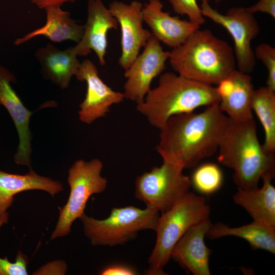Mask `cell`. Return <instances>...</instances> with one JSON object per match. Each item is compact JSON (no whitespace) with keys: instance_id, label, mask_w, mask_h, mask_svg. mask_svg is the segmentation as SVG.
<instances>
[{"instance_id":"cell-11","label":"cell","mask_w":275,"mask_h":275,"mask_svg":"<svg viewBox=\"0 0 275 275\" xmlns=\"http://www.w3.org/2000/svg\"><path fill=\"white\" fill-rule=\"evenodd\" d=\"M143 6L138 1L129 4L116 1L109 4L108 9L120 26L121 53L118 63L124 70L130 67L151 35L143 27Z\"/></svg>"},{"instance_id":"cell-33","label":"cell","mask_w":275,"mask_h":275,"mask_svg":"<svg viewBox=\"0 0 275 275\" xmlns=\"http://www.w3.org/2000/svg\"><path fill=\"white\" fill-rule=\"evenodd\" d=\"M210 0H202V2H208L210 1ZM221 0H217V2H219Z\"/></svg>"},{"instance_id":"cell-2","label":"cell","mask_w":275,"mask_h":275,"mask_svg":"<svg viewBox=\"0 0 275 275\" xmlns=\"http://www.w3.org/2000/svg\"><path fill=\"white\" fill-rule=\"evenodd\" d=\"M169 60L178 74L211 86L217 85L236 69L233 48L208 29H199L173 48Z\"/></svg>"},{"instance_id":"cell-27","label":"cell","mask_w":275,"mask_h":275,"mask_svg":"<svg viewBox=\"0 0 275 275\" xmlns=\"http://www.w3.org/2000/svg\"><path fill=\"white\" fill-rule=\"evenodd\" d=\"M28 258L21 251L17 254L14 262H10L7 256L0 257V275H26Z\"/></svg>"},{"instance_id":"cell-30","label":"cell","mask_w":275,"mask_h":275,"mask_svg":"<svg viewBox=\"0 0 275 275\" xmlns=\"http://www.w3.org/2000/svg\"><path fill=\"white\" fill-rule=\"evenodd\" d=\"M246 9L253 14L256 12L265 13L275 18V0H260Z\"/></svg>"},{"instance_id":"cell-4","label":"cell","mask_w":275,"mask_h":275,"mask_svg":"<svg viewBox=\"0 0 275 275\" xmlns=\"http://www.w3.org/2000/svg\"><path fill=\"white\" fill-rule=\"evenodd\" d=\"M217 151L218 162L233 171L237 187H258L264 175L274 174V155L268 154L260 143L254 119L245 122L229 119Z\"/></svg>"},{"instance_id":"cell-21","label":"cell","mask_w":275,"mask_h":275,"mask_svg":"<svg viewBox=\"0 0 275 275\" xmlns=\"http://www.w3.org/2000/svg\"><path fill=\"white\" fill-rule=\"evenodd\" d=\"M46 20L45 24L24 36L17 38L14 44H22L32 38L43 36L53 42L60 43L72 40L78 43L82 38L84 25L78 24L70 17V13L63 10L61 7L51 6L44 9Z\"/></svg>"},{"instance_id":"cell-6","label":"cell","mask_w":275,"mask_h":275,"mask_svg":"<svg viewBox=\"0 0 275 275\" xmlns=\"http://www.w3.org/2000/svg\"><path fill=\"white\" fill-rule=\"evenodd\" d=\"M159 216V212L155 209L129 206L112 208L109 216L104 219L85 214L79 219L92 245L113 246L134 239L140 231H155Z\"/></svg>"},{"instance_id":"cell-25","label":"cell","mask_w":275,"mask_h":275,"mask_svg":"<svg viewBox=\"0 0 275 275\" xmlns=\"http://www.w3.org/2000/svg\"><path fill=\"white\" fill-rule=\"evenodd\" d=\"M256 59L261 61L268 71L266 86L275 91V48L271 45L263 43L256 46L254 51Z\"/></svg>"},{"instance_id":"cell-13","label":"cell","mask_w":275,"mask_h":275,"mask_svg":"<svg viewBox=\"0 0 275 275\" xmlns=\"http://www.w3.org/2000/svg\"><path fill=\"white\" fill-rule=\"evenodd\" d=\"M13 73L0 65V105L8 111L16 127L19 139L14 162L31 168L32 133L30 120L33 112L29 110L12 87L16 82Z\"/></svg>"},{"instance_id":"cell-5","label":"cell","mask_w":275,"mask_h":275,"mask_svg":"<svg viewBox=\"0 0 275 275\" xmlns=\"http://www.w3.org/2000/svg\"><path fill=\"white\" fill-rule=\"evenodd\" d=\"M210 212L206 198L189 191L170 209L161 212L155 230V244L149 258L146 273L166 274L163 268L175 244L190 227L209 219Z\"/></svg>"},{"instance_id":"cell-24","label":"cell","mask_w":275,"mask_h":275,"mask_svg":"<svg viewBox=\"0 0 275 275\" xmlns=\"http://www.w3.org/2000/svg\"><path fill=\"white\" fill-rule=\"evenodd\" d=\"M191 186L199 193L208 195L218 190L224 180L222 170L218 165L207 162L199 166L190 178Z\"/></svg>"},{"instance_id":"cell-7","label":"cell","mask_w":275,"mask_h":275,"mask_svg":"<svg viewBox=\"0 0 275 275\" xmlns=\"http://www.w3.org/2000/svg\"><path fill=\"white\" fill-rule=\"evenodd\" d=\"M103 165L98 158L87 161H75L68 171L67 182L70 191L66 204L59 208V216L50 239L68 235L73 222L84 213L89 198L93 194L103 192L107 180L101 175Z\"/></svg>"},{"instance_id":"cell-28","label":"cell","mask_w":275,"mask_h":275,"mask_svg":"<svg viewBox=\"0 0 275 275\" xmlns=\"http://www.w3.org/2000/svg\"><path fill=\"white\" fill-rule=\"evenodd\" d=\"M136 270L132 266L122 263H114L103 268L100 271L101 275H135Z\"/></svg>"},{"instance_id":"cell-1","label":"cell","mask_w":275,"mask_h":275,"mask_svg":"<svg viewBox=\"0 0 275 275\" xmlns=\"http://www.w3.org/2000/svg\"><path fill=\"white\" fill-rule=\"evenodd\" d=\"M229 123L218 104L174 116L160 130L156 150L162 160L184 170L194 168L217 151Z\"/></svg>"},{"instance_id":"cell-3","label":"cell","mask_w":275,"mask_h":275,"mask_svg":"<svg viewBox=\"0 0 275 275\" xmlns=\"http://www.w3.org/2000/svg\"><path fill=\"white\" fill-rule=\"evenodd\" d=\"M216 88L173 72H165L136 109L153 127L161 130L172 117L194 112L202 106L219 104Z\"/></svg>"},{"instance_id":"cell-20","label":"cell","mask_w":275,"mask_h":275,"mask_svg":"<svg viewBox=\"0 0 275 275\" xmlns=\"http://www.w3.org/2000/svg\"><path fill=\"white\" fill-rule=\"evenodd\" d=\"M30 190H44L54 197L63 191L64 187L61 182L40 176L32 169L24 175L8 173L0 170V217L9 215L7 210L17 194Z\"/></svg>"},{"instance_id":"cell-12","label":"cell","mask_w":275,"mask_h":275,"mask_svg":"<svg viewBox=\"0 0 275 275\" xmlns=\"http://www.w3.org/2000/svg\"><path fill=\"white\" fill-rule=\"evenodd\" d=\"M75 76L87 84L85 98L79 104L78 111L79 119L84 123L90 124L105 117L112 105L125 99L123 93L113 90L102 81L95 65L89 59L81 62Z\"/></svg>"},{"instance_id":"cell-15","label":"cell","mask_w":275,"mask_h":275,"mask_svg":"<svg viewBox=\"0 0 275 275\" xmlns=\"http://www.w3.org/2000/svg\"><path fill=\"white\" fill-rule=\"evenodd\" d=\"M215 88L220 99L218 105L229 119L245 122L254 119L251 102L255 89L249 74L236 69Z\"/></svg>"},{"instance_id":"cell-17","label":"cell","mask_w":275,"mask_h":275,"mask_svg":"<svg viewBox=\"0 0 275 275\" xmlns=\"http://www.w3.org/2000/svg\"><path fill=\"white\" fill-rule=\"evenodd\" d=\"M160 0H148L143 8L144 22L150 28L151 33L163 43L173 48L183 43L200 25L190 21L172 16L162 10Z\"/></svg>"},{"instance_id":"cell-29","label":"cell","mask_w":275,"mask_h":275,"mask_svg":"<svg viewBox=\"0 0 275 275\" xmlns=\"http://www.w3.org/2000/svg\"><path fill=\"white\" fill-rule=\"evenodd\" d=\"M67 269L66 263L58 260L49 262L34 272V274H65Z\"/></svg>"},{"instance_id":"cell-18","label":"cell","mask_w":275,"mask_h":275,"mask_svg":"<svg viewBox=\"0 0 275 275\" xmlns=\"http://www.w3.org/2000/svg\"><path fill=\"white\" fill-rule=\"evenodd\" d=\"M78 56L75 46L60 49L51 43L38 48L35 53L43 77L62 89L68 87L79 69L81 63Z\"/></svg>"},{"instance_id":"cell-31","label":"cell","mask_w":275,"mask_h":275,"mask_svg":"<svg viewBox=\"0 0 275 275\" xmlns=\"http://www.w3.org/2000/svg\"><path fill=\"white\" fill-rule=\"evenodd\" d=\"M38 8L44 9L45 8L56 6L61 7L67 3H73L78 0H28Z\"/></svg>"},{"instance_id":"cell-23","label":"cell","mask_w":275,"mask_h":275,"mask_svg":"<svg viewBox=\"0 0 275 275\" xmlns=\"http://www.w3.org/2000/svg\"><path fill=\"white\" fill-rule=\"evenodd\" d=\"M251 107L264 130V151L269 155L275 153V91L267 86L254 89Z\"/></svg>"},{"instance_id":"cell-8","label":"cell","mask_w":275,"mask_h":275,"mask_svg":"<svg viewBox=\"0 0 275 275\" xmlns=\"http://www.w3.org/2000/svg\"><path fill=\"white\" fill-rule=\"evenodd\" d=\"M179 166L163 160L160 167L139 176L135 180V196L147 207L159 212L170 209L190 191V178Z\"/></svg>"},{"instance_id":"cell-14","label":"cell","mask_w":275,"mask_h":275,"mask_svg":"<svg viewBox=\"0 0 275 275\" xmlns=\"http://www.w3.org/2000/svg\"><path fill=\"white\" fill-rule=\"evenodd\" d=\"M118 22L102 0H88L87 18L84 25L80 40L75 45L78 56H86L91 50L96 53L99 64L104 66L109 30L117 29Z\"/></svg>"},{"instance_id":"cell-10","label":"cell","mask_w":275,"mask_h":275,"mask_svg":"<svg viewBox=\"0 0 275 275\" xmlns=\"http://www.w3.org/2000/svg\"><path fill=\"white\" fill-rule=\"evenodd\" d=\"M170 51L162 48L160 41L151 33L144 50L130 67L125 70L127 80L124 85V98L138 104L151 88L153 79L165 69Z\"/></svg>"},{"instance_id":"cell-32","label":"cell","mask_w":275,"mask_h":275,"mask_svg":"<svg viewBox=\"0 0 275 275\" xmlns=\"http://www.w3.org/2000/svg\"><path fill=\"white\" fill-rule=\"evenodd\" d=\"M9 215H6L2 217H0V228L4 224L7 223L8 221Z\"/></svg>"},{"instance_id":"cell-26","label":"cell","mask_w":275,"mask_h":275,"mask_svg":"<svg viewBox=\"0 0 275 275\" xmlns=\"http://www.w3.org/2000/svg\"><path fill=\"white\" fill-rule=\"evenodd\" d=\"M174 11L181 15H187L189 21L201 25L205 22L201 8L197 0H168Z\"/></svg>"},{"instance_id":"cell-19","label":"cell","mask_w":275,"mask_h":275,"mask_svg":"<svg viewBox=\"0 0 275 275\" xmlns=\"http://www.w3.org/2000/svg\"><path fill=\"white\" fill-rule=\"evenodd\" d=\"M274 177L273 174L264 175L261 188L238 187L233 199L236 204L246 210L254 222L275 227V187L271 183Z\"/></svg>"},{"instance_id":"cell-9","label":"cell","mask_w":275,"mask_h":275,"mask_svg":"<svg viewBox=\"0 0 275 275\" xmlns=\"http://www.w3.org/2000/svg\"><path fill=\"white\" fill-rule=\"evenodd\" d=\"M200 8L204 16L222 25L232 36L237 69L247 74L252 72L256 58L251 43L260 31L254 14L244 7H232L223 14L207 2H202Z\"/></svg>"},{"instance_id":"cell-22","label":"cell","mask_w":275,"mask_h":275,"mask_svg":"<svg viewBox=\"0 0 275 275\" xmlns=\"http://www.w3.org/2000/svg\"><path fill=\"white\" fill-rule=\"evenodd\" d=\"M235 236L246 241L253 249L275 254V227L252 223L237 227H230L222 223L211 224L206 237L215 239L225 236Z\"/></svg>"},{"instance_id":"cell-16","label":"cell","mask_w":275,"mask_h":275,"mask_svg":"<svg viewBox=\"0 0 275 275\" xmlns=\"http://www.w3.org/2000/svg\"><path fill=\"white\" fill-rule=\"evenodd\" d=\"M211 224L210 219L190 227L173 248L171 258L194 275H210L211 250L205 238Z\"/></svg>"}]
</instances>
